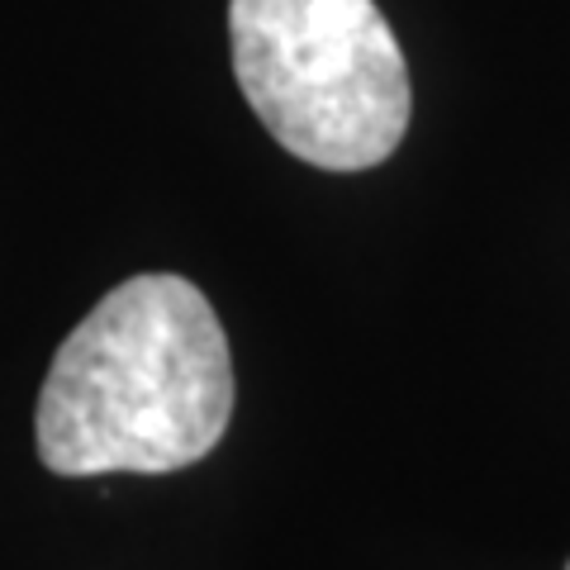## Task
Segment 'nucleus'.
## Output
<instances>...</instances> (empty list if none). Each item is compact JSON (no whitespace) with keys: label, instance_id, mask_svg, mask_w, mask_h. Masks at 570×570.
I'll use <instances>...</instances> for the list:
<instances>
[{"label":"nucleus","instance_id":"nucleus-1","mask_svg":"<svg viewBox=\"0 0 570 570\" xmlns=\"http://www.w3.org/2000/svg\"><path fill=\"white\" fill-rule=\"evenodd\" d=\"M234 356L200 285L148 272L115 285L58 347L33 414L52 475H167L219 448Z\"/></svg>","mask_w":570,"mask_h":570},{"label":"nucleus","instance_id":"nucleus-2","mask_svg":"<svg viewBox=\"0 0 570 570\" xmlns=\"http://www.w3.org/2000/svg\"><path fill=\"white\" fill-rule=\"evenodd\" d=\"M234 71L291 157L366 171L409 129V62L376 0H228Z\"/></svg>","mask_w":570,"mask_h":570},{"label":"nucleus","instance_id":"nucleus-3","mask_svg":"<svg viewBox=\"0 0 570 570\" xmlns=\"http://www.w3.org/2000/svg\"><path fill=\"white\" fill-rule=\"evenodd\" d=\"M566 570H570V566H566Z\"/></svg>","mask_w":570,"mask_h":570}]
</instances>
